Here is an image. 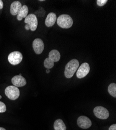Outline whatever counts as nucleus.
I'll return each mask as SVG.
<instances>
[{"instance_id":"obj_10","label":"nucleus","mask_w":116,"mask_h":130,"mask_svg":"<svg viewBox=\"0 0 116 130\" xmlns=\"http://www.w3.org/2000/svg\"><path fill=\"white\" fill-rule=\"evenodd\" d=\"M12 82L16 87H22L25 86L27 83L26 79L23 77L19 75H16L12 78Z\"/></svg>"},{"instance_id":"obj_3","label":"nucleus","mask_w":116,"mask_h":130,"mask_svg":"<svg viewBox=\"0 0 116 130\" xmlns=\"http://www.w3.org/2000/svg\"><path fill=\"white\" fill-rule=\"evenodd\" d=\"M5 94L8 98L11 100H16L20 95V91L14 85L8 86L5 90Z\"/></svg>"},{"instance_id":"obj_12","label":"nucleus","mask_w":116,"mask_h":130,"mask_svg":"<svg viewBox=\"0 0 116 130\" xmlns=\"http://www.w3.org/2000/svg\"><path fill=\"white\" fill-rule=\"evenodd\" d=\"M56 20V14L54 13H50L48 14L45 19V25L47 27H51L55 24Z\"/></svg>"},{"instance_id":"obj_25","label":"nucleus","mask_w":116,"mask_h":130,"mask_svg":"<svg viewBox=\"0 0 116 130\" xmlns=\"http://www.w3.org/2000/svg\"><path fill=\"white\" fill-rule=\"evenodd\" d=\"M19 75H20V76H22V74H21V73H20Z\"/></svg>"},{"instance_id":"obj_7","label":"nucleus","mask_w":116,"mask_h":130,"mask_svg":"<svg viewBox=\"0 0 116 130\" xmlns=\"http://www.w3.org/2000/svg\"><path fill=\"white\" fill-rule=\"evenodd\" d=\"M90 70V67L88 63H83L77 72V77L79 79H82L85 77L86 75L89 73Z\"/></svg>"},{"instance_id":"obj_18","label":"nucleus","mask_w":116,"mask_h":130,"mask_svg":"<svg viewBox=\"0 0 116 130\" xmlns=\"http://www.w3.org/2000/svg\"><path fill=\"white\" fill-rule=\"evenodd\" d=\"M6 110V105L3 102H0V113L5 112Z\"/></svg>"},{"instance_id":"obj_21","label":"nucleus","mask_w":116,"mask_h":130,"mask_svg":"<svg viewBox=\"0 0 116 130\" xmlns=\"http://www.w3.org/2000/svg\"><path fill=\"white\" fill-rule=\"evenodd\" d=\"M3 5H4V4H3V1H2V0H0V9H1L3 8Z\"/></svg>"},{"instance_id":"obj_8","label":"nucleus","mask_w":116,"mask_h":130,"mask_svg":"<svg viewBox=\"0 0 116 130\" xmlns=\"http://www.w3.org/2000/svg\"><path fill=\"white\" fill-rule=\"evenodd\" d=\"M77 124L80 127L83 129H87L91 126L92 122L88 117L81 116L78 119Z\"/></svg>"},{"instance_id":"obj_26","label":"nucleus","mask_w":116,"mask_h":130,"mask_svg":"<svg viewBox=\"0 0 116 130\" xmlns=\"http://www.w3.org/2000/svg\"><path fill=\"white\" fill-rule=\"evenodd\" d=\"M2 98V96H1V95H0V99H1Z\"/></svg>"},{"instance_id":"obj_16","label":"nucleus","mask_w":116,"mask_h":130,"mask_svg":"<svg viewBox=\"0 0 116 130\" xmlns=\"http://www.w3.org/2000/svg\"><path fill=\"white\" fill-rule=\"evenodd\" d=\"M108 91L109 94L113 97H116V84L112 83L108 86Z\"/></svg>"},{"instance_id":"obj_15","label":"nucleus","mask_w":116,"mask_h":130,"mask_svg":"<svg viewBox=\"0 0 116 130\" xmlns=\"http://www.w3.org/2000/svg\"><path fill=\"white\" fill-rule=\"evenodd\" d=\"M55 130H66V126L61 119H57L54 123Z\"/></svg>"},{"instance_id":"obj_17","label":"nucleus","mask_w":116,"mask_h":130,"mask_svg":"<svg viewBox=\"0 0 116 130\" xmlns=\"http://www.w3.org/2000/svg\"><path fill=\"white\" fill-rule=\"evenodd\" d=\"M44 67L48 69H50L53 67L54 65V62L51 60L49 57L46 58L44 61Z\"/></svg>"},{"instance_id":"obj_2","label":"nucleus","mask_w":116,"mask_h":130,"mask_svg":"<svg viewBox=\"0 0 116 130\" xmlns=\"http://www.w3.org/2000/svg\"><path fill=\"white\" fill-rule=\"evenodd\" d=\"M57 23L59 27L61 28L68 29L72 26L73 20L69 15L63 14L58 17Z\"/></svg>"},{"instance_id":"obj_5","label":"nucleus","mask_w":116,"mask_h":130,"mask_svg":"<svg viewBox=\"0 0 116 130\" xmlns=\"http://www.w3.org/2000/svg\"><path fill=\"white\" fill-rule=\"evenodd\" d=\"M25 23L29 26L30 29L32 31H35L38 27V19L35 14H31L28 15L25 19Z\"/></svg>"},{"instance_id":"obj_22","label":"nucleus","mask_w":116,"mask_h":130,"mask_svg":"<svg viewBox=\"0 0 116 130\" xmlns=\"http://www.w3.org/2000/svg\"><path fill=\"white\" fill-rule=\"evenodd\" d=\"M25 28L27 30H30V28H29V26L28 25V24H27L25 26Z\"/></svg>"},{"instance_id":"obj_4","label":"nucleus","mask_w":116,"mask_h":130,"mask_svg":"<svg viewBox=\"0 0 116 130\" xmlns=\"http://www.w3.org/2000/svg\"><path fill=\"white\" fill-rule=\"evenodd\" d=\"M23 60V55L20 52L14 51L10 53L8 56L9 62L13 65H17L22 62Z\"/></svg>"},{"instance_id":"obj_13","label":"nucleus","mask_w":116,"mask_h":130,"mask_svg":"<svg viewBox=\"0 0 116 130\" xmlns=\"http://www.w3.org/2000/svg\"><path fill=\"white\" fill-rule=\"evenodd\" d=\"M28 12H29V9L27 6L26 5L22 6V8H21L20 10V11L19 12L17 15V20L20 21V20H22L23 18H26L28 16Z\"/></svg>"},{"instance_id":"obj_23","label":"nucleus","mask_w":116,"mask_h":130,"mask_svg":"<svg viewBox=\"0 0 116 130\" xmlns=\"http://www.w3.org/2000/svg\"><path fill=\"white\" fill-rule=\"evenodd\" d=\"M46 73H49L50 72V70H49V69H46Z\"/></svg>"},{"instance_id":"obj_24","label":"nucleus","mask_w":116,"mask_h":130,"mask_svg":"<svg viewBox=\"0 0 116 130\" xmlns=\"http://www.w3.org/2000/svg\"><path fill=\"white\" fill-rule=\"evenodd\" d=\"M0 130H6V129L3 127H0Z\"/></svg>"},{"instance_id":"obj_6","label":"nucleus","mask_w":116,"mask_h":130,"mask_svg":"<svg viewBox=\"0 0 116 130\" xmlns=\"http://www.w3.org/2000/svg\"><path fill=\"white\" fill-rule=\"evenodd\" d=\"M94 113L97 118L101 119H106L109 116L108 110L102 106H97L94 109Z\"/></svg>"},{"instance_id":"obj_19","label":"nucleus","mask_w":116,"mask_h":130,"mask_svg":"<svg viewBox=\"0 0 116 130\" xmlns=\"http://www.w3.org/2000/svg\"><path fill=\"white\" fill-rule=\"evenodd\" d=\"M108 2L107 0H97V4L99 6H103Z\"/></svg>"},{"instance_id":"obj_9","label":"nucleus","mask_w":116,"mask_h":130,"mask_svg":"<svg viewBox=\"0 0 116 130\" xmlns=\"http://www.w3.org/2000/svg\"><path fill=\"white\" fill-rule=\"evenodd\" d=\"M33 48L37 54H40L44 49V44L41 39L37 38L33 42Z\"/></svg>"},{"instance_id":"obj_20","label":"nucleus","mask_w":116,"mask_h":130,"mask_svg":"<svg viewBox=\"0 0 116 130\" xmlns=\"http://www.w3.org/2000/svg\"><path fill=\"white\" fill-rule=\"evenodd\" d=\"M109 130H116V124H114L111 125L109 128Z\"/></svg>"},{"instance_id":"obj_11","label":"nucleus","mask_w":116,"mask_h":130,"mask_svg":"<svg viewBox=\"0 0 116 130\" xmlns=\"http://www.w3.org/2000/svg\"><path fill=\"white\" fill-rule=\"evenodd\" d=\"M22 7V4L19 1H16L13 2L10 5V13L13 16L17 15Z\"/></svg>"},{"instance_id":"obj_1","label":"nucleus","mask_w":116,"mask_h":130,"mask_svg":"<svg viewBox=\"0 0 116 130\" xmlns=\"http://www.w3.org/2000/svg\"><path fill=\"white\" fill-rule=\"evenodd\" d=\"M79 67V62L78 60L73 59L69 61L66 65L65 75L66 78L69 79L73 77Z\"/></svg>"},{"instance_id":"obj_14","label":"nucleus","mask_w":116,"mask_h":130,"mask_svg":"<svg viewBox=\"0 0 116 130\" xmlns=\"http://www.w3.org/2000/svg\"><path fill=\"white\" fill-rule=\"evenodd\" d=\"M49 58L54 62H57L60 59V54L58 51L53 50L49 53Z\"/></svg>"}]
</instances>
